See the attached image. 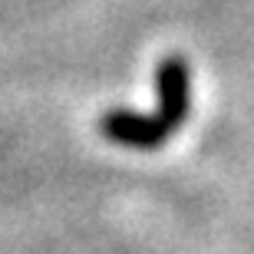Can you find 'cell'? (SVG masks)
<instances>
[{
	"mask_svg": "<svg viewBox=\"0 0 254 254\" xmlns=\"http://www.w3.org/2000/svg\"><path fill=\"white\" fill-rule=\"evenodd\" d=\"M155 96H159L155 116L172 132H179L191 113V69L185 63V57L172 53V57L159 60V66H155Z\"/></svg>",
	"mask_w": 254,
	"mask_h": 254,
	"instance_id": "cell-1",
	"label": "cell"
},
{
	"mask_svg": "<svg viewBox=\"0 0 254 254\" xmlns=\"http://www.w3.org/2000/svg\"><path fill=\"white\" fill-rule=\"evenodd\" d=\"M99 132L109 142H119L126 149H139V152H155L175 135L155 113L145 116L135 113V109H106L99 116Z\"/></svg>",
	"mask_w": 254,
	"mask_h": 254,
	"instance_id": "cell-2",
	"label": "cell"
}]
</instances>
